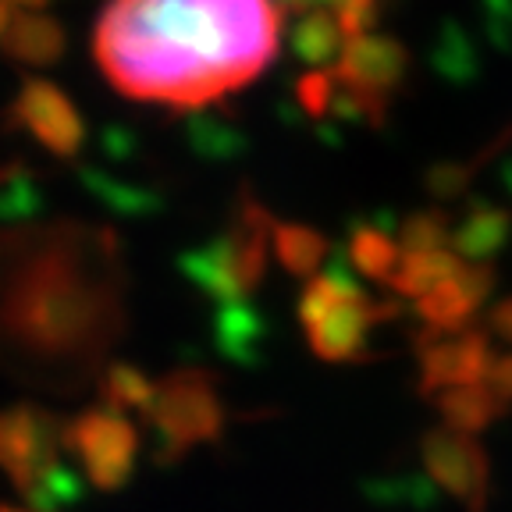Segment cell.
Wrapping results in <instances>:
<instances>
[{
  "instance_id": "1",
  "label": "cell",
  "mask_w": 512,
  "mask_h": 512,
  "mask_svg": "<svg viewBox=\"0 0 512 512\" xmlns=\"http://www.w3.org/2000/svg\"><path fill=\"white\" fill-rule=\"evenodd\" d=\"M93 47L121 93L200 107L271 64L278 11L271 0H111Z\"/></svg>"
},
{
  "instance_id": "2",
  "label": "cell",
  "mask_w": 512,
  "mask_h": 512,
  "mask_svg": "<svg viewBox=\"0 0 512 512\" xmlns=\"http://www.w3.org/2000/svg\"><path fill=\"white\" fill-rule=\"evenodd\" d=\"M0 278V352L57 360L93 345L96 303L89 281L64 260L61 242L22 246Z\"/></svg>"
},
{
  "instance_id": "3",
  "label": "cell",
  "mask_w": 512,
  "mask_h": 512,
  "mask_svg": "<svg viewBox=\"0 0 512 512\" xmlns=\"http://www.w3.org/2000/svg\"><path fill=\"white\" fill-rule=\"evenodd\" d=\"M61 445L64 427L47 409L29 402L0 409V470L36 512H57L79 498V480L57 459Z\"/></svg>"
},
{
  "instance_id": "4",
  "label": "cell",
  "mask_w": 512,
  "mask_h": 512,
  "mask_svg": "<svg viewBox=\"0 0 512 512\" xmlns=\"http://www.w3.org/2000/svg\"><path fill=\"white\" fill-rule=\"evenodd\" d=\"M64 445L82 459L96 488H121L136 463V431L114 409H89L64 427Z\"/></svg>"
},
{
  "instance_id": "5",
  "label": "cell",
  "mask_w": 512,
  "mask_h": 512,
  "mask_svg": "<svg viewBox=\"0 0 512 512\" xmlns=\"http://www.w3.org/2000/svg\"><path fill=\"white\" fill-rule=\"evenodd\" d=\"M8 121L25 128L43 150L57 153V157H75L86 143V125L79 118V107L68 100L64 89H57L47 79L22 82L8 111Z\"/></svg>"
},
{
  "instance_id": "6",
  "label": "cell",
  "mask_w": 512,
  "mask_h": 512,
  "mask_svg": "<svg viewBox=\"0 0 512 512\" xmlns=\"http://www.w3.org/2000/svg\"><path fill=\"white\" fill-rule=\"evenodd\" d=\"M303 317L310 324V335L320 352L328 356H349L360 345L363 331L370 324L367 299L352 285L331 281H313L303 299Z\"/></svg>"
},
{
  "instance_id": "7",
  "label": "cell",
  "mask_w": 512,
  "mask_h": 512,
  "mask_svg": "<svg viewBox=\"0 0 512 512\" xmlns=\"http://www.w3.org/2000/svg\"><path fill=\"white\" fill-rule=\"evenodd\" d=\"M402 68H406V50L388 36H374V32L349 40L338 57L342 86L352 93L374 96V100L402 79Z\"/></svg>"
},
{
  "instance_id": "8",
  "label": "cell",
  "mask_w": 512,
  "mask_h": 512,
  "mask_svg": "<svg viewBox=\"0 0 512 512\" xmlns=\"http://www.w3.org/2000/svg\"><path fill=\"white\" fill-rule=\"evenodd\" d=\"M4 54L18 64H32V68H47L57 64L64 54V29L47 15L36 11H15L11 29L4 36Z\"/></svg>"
},
{
  "instance_id": "9",
  "label": "cell",
  "mask_w": 512,
  "mask_h": 512,
  "mask_svg": "<svg viewBox=\"0 0 512 512\" xmlns=\"http://www.w3.org/2000/svg\"><path fill=\"white\" fill-rule=\"evenodd\" d=\"M345 43L349 40H345L335 11H313V15H306L303 22L296 25V32H292V50H296V57H303L313 68L342 57Z\"/></svg>"
},
{
  "instance_id": "10",
  "label": "cell",
  "mask_w": 512,
  "mask_h": 512,
  "mask_svg": "<svg viewBox=\"0 0 512 512\" xmlns=\"http://www.w3.org/2000/svg\"><path fill=\"white\" fill-rule=\"evenodd\" d=\"M40 207V192L22 164L0 168V224H22Z\"/></svg>"
},
{
  "instance_id": "11",
  "label": "cell",
  "mask_w": 512,
  "mask_h": 512,
  "mask_svg": "<svg viewBox=\"0 0 512 512\" xmlns=\"http://www.w3.org/2000/svg\"><path fill=\"white\" fill-rule=\"evenodd\" d=\"M274 239H278L281 260L299 274L313 271L317 260H320V253H324V242H320V235L310 232V228H278Z\"/></svg>"
},
{
  "instance_id": "12",
  "label": "cell",
  "mask_w": 512,
  "mask_h": 512,
  "mask_svg": "<svg viewBox=\"0 0 512 512\" xmlns=\"http://www.w3.org/2000/svg\"><path fill=\"white\" fill-rule=\"evenodd\" d=\"M505 232H509V221H505V214L480 210V214L463 228V235H459V246H463L466 253H473V256H484L488 249H495L498 242L505 239Z\"/></svg>"
},
{
  "instance_id": "13",
  "label": "cell",
  "mask_w": 512,
  "mask_h": 512,
  "mask_svg": "<svg viewBox=\"0 0 512 512\" xmlns=\"http://www.w3.org/2000/svg\"><path fill=\"white\" fill-rule=\"evenodd\" d=\"M104 395L114 409L121 406H146L150 402V384L143 381V374L132 367H114L107 370V381H104Z\"/></svg>"
},
{
  "instance_id": "14",
  "label": "cell",
  "mask_w": 512,
  "mask_h": 512,
  "mask_svg": "<svg viewBox=\"0 0 512 512\" xmlns=\"http://www.w3.org/2000/svg\"><path fill=\"white\" fill-rule=\"evenodd\" d=\"M352 253H356V260L363 264V271L377 274V278H384V274L399 264V253H395V246L384 239L381 232L356 235V246H352Z\"/></svg>"
},
{
  "instance_id": "15",
  "label": "cell",
  "mask_w": 512,
  "mask_h": 512,
  "mask_svg": "<svg viewBox=\"0 0 512 512\" xmlns=\"http://www.w3.org/2000/svg\"><path fill=\"white\" fill-rule=\"evenodd\" d=\"M374 11H377V0H338L335 18H338V25H342L345 40L367 36V29L374 25Z\"/></svg>"
},
{
  "instance_id": "16",
  "label": "cell",
  "mask_w": 512,
  "mask_h": 512,
  "mask_svg": "<svg viewBox=\"0 0 512 512\" xmlns=\"http://www.w3.org/2000/svg\"><path fill=\"white\" fill-rule=\"evenodd\" d=\"M11 18H15V11H11V4H4V0H0V43H4V36H8Z\"/></svg>"
},
{
  "instance_id": "17",
  "label": "cell",
  "mask_w": 512,
  "mask_h": 512,
  "mask_svg": "<svg viewBox=\"0 0 512 512\" xmlns=\"http://www.w3.org/2000/svg\"><path fill=\"white\" fill-rule=\"evenodd\" d=\"M4 4H18V8H43L47 0H4Z\"/></svg>"
},
{
  "instance_id": "18",
  "label": "cell",
  "mask_w": 512,
  "mask_h": 512,
  "mask_svg": "<svg viewBox=\"0 0 512 512\" xmlns=\"http://www.w3.org/2000/svg\"><path fill=\"white\" fill-rule=\"evenodd\" d=\"M0 512H15V509H0Z\"/></svg>"
},
{
  "instance_id": "19",
  "label": "cell",
  "mask_w": 512,
  "mask_h": 512,
  "mask_svg": "<svg viewBox=\"0 0 512 512\" xmlns=\"http://www.w3.org/2000/svg\"><path fill=\"white\" fill-rule=\"evenodd\" d=\"M296 4H303V0H296ZM335 4H338V0H335Z\"/></svg>"
}]
</instances>
